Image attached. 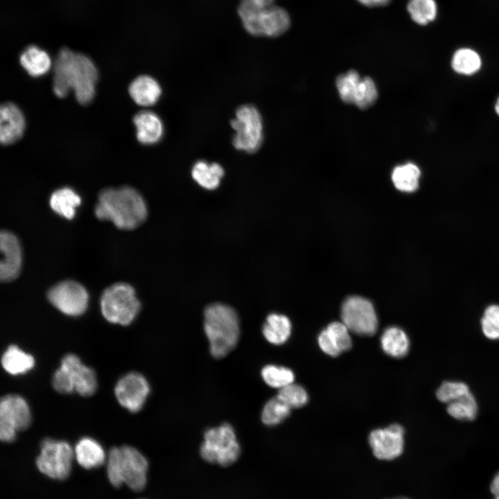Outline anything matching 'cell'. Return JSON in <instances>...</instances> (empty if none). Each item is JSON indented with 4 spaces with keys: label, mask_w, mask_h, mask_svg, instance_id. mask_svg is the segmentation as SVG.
<instances>
[{
    "label": "cell",
    "mask_w": 499,
    "mask_h": 499,
    "mask_svg": "<svg viewBox=\"0 0 499 499\" xmlns=\"http://www.w3.org/2000/svg\"><path fill=\"white\" fill-rule=\"evenodd\" d=\"M98 77L94 61L83 53L62 47L53 63V90L59 98L73 90L82 105L89 103L95 95Z\"/></svg>",
    "instance_id": "obj_1"
},
{
    "label": "cell",
    "mask_w": 499,
    "mask_h": 499,
    "mask_svg": "<svg viewBox=\"0 0 499 499\" xmlns=\"http://www.w3.org/2000/svg\"><path fill=\"white\" fill-rule=\"evenodd\" d=\"M94 212L101 220H109L124 230L140 226L146 219L148 208L142 195L134 188L124 186L100 191Z\"/></svg>",
    "instance_id": "obj_2"
},
{
    "label": "cell",
    "mask_w": 499,
    "mask_h": 499,
    "mask_svg": "<svg viewBox=\"0 0 499 499\" xmlns=\"http://www.w3.org/2000/svg\"><path fill=\"white\" fill-rule=\"evenodd\" d=\"M238 13L245 29L254 36L277 37L290 25L288 13L274 0H241Z\"/></svg>",
    "instance_id": "obj_3"
},
{
    "label": "cell",
    "mask_w": 499,
    "mask_h": 499,
    "mask_svg": "<svg viewBox=\"0 0 499 499\" xmlns=\"http://www.w3.org/2000/svg\"><path fill=\"white\" fill-rule=\"evenodd\" d=\"M204 319L210 352L216 358H223L234 349L238 341V317L231 307L215 303L205 308Z\"/></svg>",
    "instance_id": "obj_4"
},
{
    "label": "cell",
    "mask_w": 499,
    "mask_h": 499,
    "mask_svg": "<svg viewBox=\"0 0 499 499\" xmlns=\"http://www.w3.org/2000/svg\"><path fill=\"white\" fill-rule=\"evenodd\" d=\"M106 462L107 478L114 487L125 484L134 491L146 487L148 462L135 448L127 445L113 447L109 450Z\"/></svg>",
    "instance_id": "obj_5"
},
{
    "label": "cell",
    "mask_w": 499,
    "mask_h": 499,
    "mask_svg": "<svg viewBox=\"0 0 499 499\" xmlns=\"http://www.w3.org/2000/svg\"><path fill=\"white\" fill-rule=\"evenodd\" d=\"M141 304L134 288L124 282L115 283L107 287L100 297V308L103 317L110 322L128 325L137 316Z\"/></svg>",
    "instance_id": "obj_6"
},
{
    "label": "cell",
    "mask_w": 499,
    "mask_h": 499,
    "mask_svg": "<svg viewBox=\"0 0 499 499\" xmlns=\"http://www.w3.org/2000/svg\"><path fill=\"white\" fill-rule=\"evenodd\" d=\"M200 453L210 464L229 466L235 463L240 456V447L233 427L224 423L206 430Z\"/></svg>",
    "instance_id": "obj_7"
},
{
    "label": "cell",
    "mask_w": 499,
    "mask_h": 499,
    "mask_svg": "<svg viewBox=\"0 0 499 499\" xmlns=\"http://www.w3.org/2000/svg\"><path fill=\"white\" fill-rule=\"evenodd\" d=\"M231 125L235 130L233 145L236 149L254 153L260 148L263 139V121L255 106H240L231 121Z\"/></svg>",
    "instance_id": "obj_8"
},
{
    "label": "cell",
    "mask_w": 499,
    "mask_h": 499,
    "mask_svg": "<svg viewBox=\"0 0 499 499\" xmlns=\"http://www.w3.org/2000/svg\"><path fill=\"white\" fill-rule=\"evenodd\" d=\"M73 456L74 450L68 442L46 438L40 443V452L35 463L44 475L53 480H64L71 473Z\"/></svg>",
    "instance_id": "obj_9"
},
{
    "label": "cell",
    "mask_w": 499,
    "mask_h": 499,
    "mask_svg": "<svg viewBox=\"0 0 499 499\" xmlns=\"http://www.w3.org/2000/svg\"><path fill=\"white\" fill-rule=\"evenodd\" d=\"M31 422V414L26 400L17 394H7L0 401V439L10 443L19 431L26 430Z\"/></svg>",
    "instance_id": "obj_10"
},
{
    "label": "cell",
    "mask_w": 499,
    "mask_h": 499,
    "mask_svg": "<svg viewBox=\"0 0 499 499\" xmlns=\"http://www.w3.org/2000/svg\"><path fill=\"white\" fill-rule=\"evenodd\" d=\"M341 318L348 329L357 335L371 336L376 332L375 309L370 301L362 297L351 296L344 301Z\"/></svg>",
    "instance_id": "obj_11"
},
{
    "label": "cell",
    "mask_w": 499,
    "mask_h": 499,
    "mask_svg": "<svg viewBox=\"0 0 499 499\" xmlns=\"http://www.w3.org/2000/svg\"><path fill=\"white\" fill-rule=\"evenodd\" d=\"M47 299L62 313L69 316H79L87 308L89 295L85 288L80 283L65 280L49 290Z\"/></svg>",
    "instance_id": "obj_12"
},
{
    "label": "cell",
    "mask_w": 499,
    "mask_h": 499,
    "mask_svg": "<svg viewBox=\"0 0 499 499\" xmlns=\"http://www.w3.org/2000/svg\"><path fill=\"white\" fill-rule=\"evenodd\" d=\"M150 393L146 378L138 372H130L116 383L114 394L119 404L131 412H137L143 407Z\"/></svg>",
    "instance_id": "obj_13"
},
{
    "label": "cell",
    "mask_w": 499,
    "mask_h": 499,
    "mask_svg": "<svg viewBox=\"0 0 499 499\" xmlns=\"http://www.w3.org/2000/svg\"><path fill=\"white\" fill-rule=\"evenodd\" d=\"M404 433L399 424L371 431L369 444L374 456L381 460H392L399 457L404 449Z\"/></svg>",
    "instance_id": "obj_14"
},
{
    "label": "cell",
    "mask_w": 499,
    "mask_h": 499,
    "mask_svg": "<svg viewBox=\"0 0 499 499\" xmlns=\"http://www.w3.org/2000/svg\"><path fill=\"white\" fill-rule=\"evenodd\" d=\"M1 259L0 279L10 282L19 274L22 265V251L17 237L12 232L3 230L0 234Z\"/></svg>",
    "instance_id": "obj_15"
},
{
    "label": "cell",
    "mask_w": 499,
    "mask_h": 499,
    "mask_svg": "<svg viewBox=\"0 0 499 499\" xmlns=\"http://www.w3.org/2000/svg\"><path fill=\"white\" fill-rule=\"evenodd\" d=\"M60 367L65 371L73 385L74 391L84 396L92 395L97 387L94 371L82 364L74 354H67L61 360Z\"/></svg>",
    "instance_id": "obj_16"
},
{
    "label": "cell",
    "mask_w": 499,
    "mask_h": 499,
    "mask_svg": "<svg viewBox=\"0 0 499 499\" xmlns=\"http://www.w3.org/2000/svg\"><path fill=\"white\" fill-rule=\"evenodd\" d=\"M349 329L343 322H333L329 324L318 336V344L326 354L337 357L352 347Z\"/></svg>",
    "instance_id": "obj_17"
},
{
    "label": "cell",
    "mask_w": 499,
    "mask_h": 499,
    "mask_svg": "<svg viewBox=\"0 0 499 499\" xmlns=\"http://www.w3.org/2000/svg\"><path fill=\"white\" fill-rule=\"evenodd\" d=\"M25 129V119L20 109L12 103H6L0 109V141L9 145L19 139Z\"/></svg>",
    "instance_id": "obj_18"
},
{
    "label": "cell",
    "mask_w": 499,
    "mask_h": 499,
    "mask_svg": "<svg viewBox=\"0 0 499 499\" xmlns=\"http://www.w3.org/2000/svg\"><path fill=\"white\" fill-rule=\"evenodd\" d=\"M137 140L145 145L158 143L162 138L164 127L161 118L154 112L143 110L133 118Z\"/></svg>",
    "instance_id": "obj_19"
},
{
    "label": "cell",
    "mask_w": 499,
    "mask_h": 499,
    "mask_svg": "<svg viewBox=\"0 0 499 499\" xmlns=\"http://www.w3.org/2000/svg\"><path fill=\"white\" fill-rule=\"evenodd\" d=\"M128 91L137 105L148 107L155 105L159 100L161 95V87L154 78L142 75L131 82Z\"/></svg>",
    "instance_id": "obj_20"
},
{
    "label": "cell",
    "mask_w": 499,
    "mask_h": 499,
    "mask_svg": "<svg viewBox=\"0 0 499 499\" xmlns=\"http://www.w3.org/2000/svg\"><path fill=\"white\" fill-rule=\"evenodd\" d=\"M21 66L33 77L46 73L51 67L49 54L36 44H29L21 52L19 58Z\"/></svg>",
    "instance_id": "obj_21"
},
{
    "label": "cell",
    "mask_w": 499,
    "mask_h": 499,
    "mask_svg": "<svg viewBox=\"0 0 499 499\" xmlns=\"http://www.w3.org/2000/svg\"><path fill=\"white\" fill-rule=\"evenodd\" d=\"M74 456L78 463L86 469L99 467L107 459L103 448L90 437H83L76 443Z\"/></svg>",
    "instance_id": "obj_22"
},
{
    "label": "cell",
    "mask_w": 499,
    "mask_h": 499,
    "mask_svg": "<svg viewBox=\"0 0 499 499\" xmlns=\"http://www.w3.org/2000/svg\"><path fill=\"white\" fill-rule=\"evenodd\" d=\"M81 198L71 188L62 187L55 190L49 199L51 208L58 215L71 220L76 215V208L80 204Z\"/></svg>",
    "instance_id": "obj_23"
},
{
    "label": "cell",
    "mask_w": 499,
    "mask_h": 499,
    "mask_svg": "<svg viewBox=\"0 0 499 499\" xmlns=\"http://www.w3.org/2000/svg\"><path fill=\"white\" fill-rule=\"evenodd\" d=\"M225 173L223 168L218 163H208L199 160L193 166V179L202 188L213 190L218 187Z\"/></svg>",
    "instance_id": "obj_24"
},
{
    "label": "cell",
    "mask_w": 499,
    "mask_h": 499,
    "mask_svg": "<svg viewBox=\"0 0 499 499\" xmlns=\"http://www.w3.org/2000/svg\"><path fill=\"white\" fill-rule=\"evenodd\" d=\"M380 344L382 349L387 355L401 358L408 353L410 343L403 330L396 326H391L383 332Z\"/></svg>",
    "instance_id": "obj_25"
},
{
    "label": "cell",
    "mask_w": 499,
    "mask_h": 499,
    "mask_svg": "<svg viewBox=\"0 0 499 499\" xmlns=\"http://www.w3.org/2000/svg\"><path fill=\"white\" fill-rule=\"evenodd\" d=\"M291 328L288 317L283 315L272 313L267 317L262 332L270 343L279 345L284 344L288 340Z\"/></svg>",
    "instance_id": "obj_26"
},
{
    "label": "cell",
    "mask_w": 499,
    "mask_h": 499,
    "mask_svg": "<svg viewBox=\"0 0 499 499\" xmlns=\"http://www.w3.org/2000/svg\"><path fill=\"white\" fill-rule=\"evenodd\" d=\"M34 364V358L15 345L9 346L1 357L3 368L12 375L26 373L33 369Z\"/></svg>",
    "instance_id": "obj_27"
},
{
    "label": "cell",
    "mask_w": 499,
    "mask_h": 499,
    "mask_svg": "<svg viewBox=\"0 0 499 499\" xmlns=\"http://www.w3.org/2000/svg\"><path fill=\"white\" fill-rule=\"evenodd\" d=\"M421 175V172L418 166L408 162L394 168L392 173V180L398 190L412 193L419 188Z\"/></svg>",
    "instance_id": "obj_28"
},
{
    "label": "cell",
    "mask_w": 499,
    "mask_h": 499,
    "mask_svg": "<svg viewBox=\"0 0 499 499\" xmlns=\"http://www.w3.org/2000/svg\"><path fill=\"white\" fill-rule=\"evenodd\" d=\"M482 59L473 49L461 48L457 49L451 59V67L455 72L463 76H472L480 71Z\"/></svg>",
    "instance_id": "obj_29"
},
{
    "label": "cell",
    "mask_w": 499,
    "mask_h": 499,
    "mask_svg": "<svg viewBox=\"0 0 499 499\" xmlns=\"http://www.w3.org/2000/svg\"><path fill=\"white\" fill-rule=\"evenodd\" d=\"M478 410L476 399L471 392L448 403L446 407V411L450 417L462 421L475 419Z\"/></svg>",
    "instance_id": "obj_30"
},
{
    "label": "cell",
    "mask_w": 499,
    "mask_h": 499,
    "mask_svg": "<svg viewBox=\"0 0 499 499\" xmlns=\"http://www.w3.org/2000/svg\"><path fill=\"white\" fill-rule=\"evenodd\" d=\"M407 10L415 23L425 26L435 20L437 7L435 0H409Z\"/></svg>",
    "instance_id": "obj_31"
},
{
    "label": "cell",
    "mask_w": 499,
    "mask_h": 499,
    "mask_svg": "<svg viewBox=\"0 0 499 499\" xmlns=\"http://www.w3.org/2000/svg\"><path fill=\"white\" fill-rule=\"evenodd\" d=\"M261 376L267 385L279 389L292 383L295 380L291 369L273 365L265 366L261 370Z\"/></svg>",
    "instance_id": "obj_32"
},
{
    "label": "cell",
    "mask_w": 499,
    "mask_h": 499,
    "mask_svg": "<svg viewBox=\"0 0 499 499\" xmlns=\"http://www.w3.org/2000/svg\"><path fill=\"white\" fill-rule=\"evenodd\" d=\"M291 408L277 396L270 399L261 412V420L268 426H274L284 421L290 413Z\"/></svg>",
    "instance_id": "obj_33"
},
{
    "label": "cell",
    "mask_w": 499,
    "mask_h": 499,
    "mask_svg": "<svg viewBox=\"0 0 499 499\" xmlns=\"http://www.w3.org/2000/svg\"><path fill=\"white\" fill-rule=\"evenodd\" d=\"M361 78L355 70H350L337 78L335 81L337 89L343 102L354 104L356 94Z\"/></svg>",
    "instance_id": "obj_34"
},
{
    "label": "cell",
    "mask_w": 499,
    "mask_h": 499,
    "mask_svg": "<svg viewBox=\"0 0 499 499\" xmlns=\"http://www.w3.org/2000/svg\"><path fill=\"white\" fill-rule=\"evenodd\" d=\"M481 329L489 340H499V304H491L484 309L480 319Z\"/></svg>",
    "instance_id": "obj_35"
},
{
    "label": "cell",
    "mask_w": 499,
    "mask_h": 499,
    "mask_svg": "<svg viewBox=\"0 0 499 499\" xmlns=\"http://www.w3.org/2000/svg\"><path fill=\"white\" fill-rule=\"evenodd\" d=\"M378 98V90L372 78L365 77L358 87L354 104L361 110L371 107Z\"/></svg>",
    "instance_id": "obj_36"
},
{
    "label": "cell",
    "mask_w": 499,
    "mask_h": 499,
    "mask_svg": "<svg viewBox=\"0 0 499 499\" xmlns=\"http://www.w3.org/2000/svg\"><path fill=\"white\" fill-rule=\"evenodd\" d=\"M471 392L469 386L460 381H444L436 392L437 399L444 403H449Z\"/></svg>",
    "instance_id": "obj_37"
},
{
    "label": "cell",
    "mask_w": 499,
    "mask_h": 499,
    "mask_svg": "<svg viewBox=\"0 0 499 499\" xmlns=\"http://www.w3.org/2000/svg\"><path fill=\"white\" fill-rule=\"evenodd\" d=\"M277 396L291 409L304 406L308 400V396L305 389L294 383L279 389Z\"/></svg>",
    "instance_id": "obj_38"
},
{
    "label": "cell",
    "mask_w": 499,
    "mask_h": 499,
    "mask_svg": "<svg viewBox=\"0 0 499 499\" xmlns=\"http://www.w3.org/2000/svg\"><path fill=\"white\" fill-rule=\"evenodd\" d=\"M489 489L493 499H499V471L495 473L491 480Z\"/></svg>",
    "instance_id": "obj_39"
},
{
    "label": "cell",
    "mask_w": 499,
    "mask_h": 499,
    "mask_svg": "<svg viewBox=\"0 0 499 499\" xmlns=\"http://www.w3.org/2000/svg\"><path fill=\"white\" fill-rule=\"evenodd\" d=\"M360 3L367 7H379L387 5L391 0H357Z\"/></svg>",
    "instance_id": "obj_40"
},
{
    "label": "cell",
    "mask_w": 499,
    "mask_h": 499,
    "mask_svg": "<svg viewBox=\"0 0 499 499\" xmlns=\"http://www.w3.org/2000/svg\"><path fill=\"white\" fill-rule=\"evenodd\" d=\"M494 110L498 116H499V97L495 103Z\"/></svg>",
    "instance_id": "obj_41"
},
{
    "label": "cell",
    "mask_w": 499,
    "mask_h": 499,
    "mask_svg": "<svg viewBox=\"0 0 499 499\" xmlns=\"http://www.w3.org/2000/svg\"><path fill=\"white\" fill-rule=\"evenodd\" d=\"M389 499H410V498H408L406 497H396V498H389Z\"/></svg>",
    "instance_id": "obj_42"
}]
</instances>
